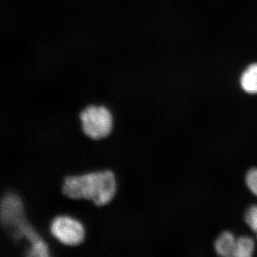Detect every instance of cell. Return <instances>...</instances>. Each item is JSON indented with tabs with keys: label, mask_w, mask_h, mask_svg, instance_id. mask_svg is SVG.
<instances>
[{
	"label": "cell",
	"mask_w": 257,
	"mask_h": 257,
	"mask_svg": "<svg viewBox=\"0 0 257 257\" xmlns=\"http://www.w3.org/2000/svg\"><path fill=\"white\" fill-rule=\"evenodd\" d=\"M246 182L250 191L257 196V169L248 171L246 177Z\"/></svg>",
	"instance_id": "8"
},
{
	"label": "cell",
	"mask_w": 257,
	"mask_h": 257,
	"mask_svg": "<svg viewBox=\"0 0 257 257\" xmlns=\"http://www.w3.org/2000/svg\"><path fill=\"white\" fill-rule=\"evenodd\" d=\"M50 231L56 239L67 246L80 244L84 239L82 225L67 216L55 218L51 224Z\"/></svg>",
	"instance_id": "3"
},
{
	"label": "cell",
	"mask_w": 257,
	"mask_h": 257,
	"mask_svg": "<svg viewBox=\"0 0 257 257\" xmlns=\"http://www.w3.org/2000/svg\"><path fill=\"white\" fill-rule=\"evenodd\" d=\"M116 187L114 175L108 170L66 177L62 192L71 199H89L96 206H103L114 197Z\"/></svg>",
	"instance_id": "1"
},
{
	"label": "cell",
	"mask_w": 257,
	"mask_h": 257,
	"mask_svg": "<svg viewBox=\"0 0 257 257\" xmlns=\"http://www.w3.org/2000/svg\"><path fill=\"white\" fill-rule=\"evenodd\" d=\"M246 224L256 234L257 236V206L250 207L245 216Z\"/></svg>",
	"instance_id": "7"
},
{
	"label": "cell",
	"mask_w": 257,
	"mask_h": 257,
	"mask_svg": "<svg viewBox=\"0 0 257 257\" xmlns=\"http://www.w3.org/2000/svg\"><path fill=\"white\" fill-rule=\"evenodd\" d=\"M255 243L251 238L248 236H241L236 239L234 256L250 257L254 251Z\"/></svg>",
	"instance_id": "6"
},
{
	"label": "cell",
	"mask_w": 257,
	"mask_h": 257,
	"mask_svg": "<svg viewBox=\"0 0 257 257\" xmlns=\"http://www.w3.org/2000/svg\"><path fill=\"white\" fill-rule=\"evenodd\" d=\"M236 241L234 235L229 231L222 233L214 243L216 253L221 256H234Z\"/></svg>",
	"instance_id": "4"
},
{
	"label": "cell",
	"mask_w": 257,
	"mask_h": 257,
	"mask_svg": "<svg viewBox=\"0 0 257 257\" xmlns=\"http://www.w3.org/2000/svg\"><path fill=\"white\" fill-rule=\"evenodd\" d=\"M241 86L248 94H257V64H251L244 71L241 77Z\"/></svg>",
	"instance_id": "5"
},
{
	"label": "cell",
	"mask_w": 257,
	"mask_h": 257,
	"mask_svg": "<svg viewBox=\"0 0 257 257\" xmlns=\"http://www.w3.org/2000/svg\"><path fill=\"white\" fill-rule=\"evenodd\" d=\"M79 116L83 132L94 140L106 138L112 130V116L105 106H87Z\"/></svg>",
	"instance_id": "2"
}]
</instances>
